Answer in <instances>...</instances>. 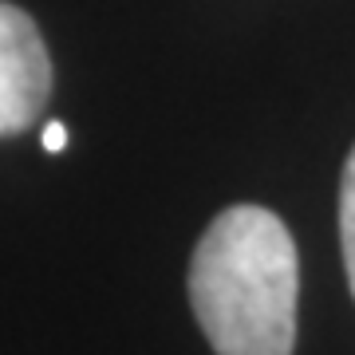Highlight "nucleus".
Masks as SVG:
<instances>
[{"label":"nucleus","instance_id":"1","mask_svg":"<svg viewBox=\"0 0 355 355\" xmlns=\"http://www.w3.org/2000/svg\"><path fill=\"white\" fill-rule=\"evenodd\" d=\"M300 261L265 205L217 214L190 261V304L217 355H292Z\"/></svg>","mask_w":355,"mask_h":355},{"label":"nucleus","instance_id":"2","mask_svg":"<svg viewBox=\"0 0 355 355\" xmlns=\"http://www.w3.org/2000/svg\"><path fill=\"white\" fill-rule=\"evenodd\" d=\"M51 95V60L36 20L0 0V139L40 119Z\"/></svg>","mask_w":355,"mask_h":355},{"label":"nucleus","instance_id":"3","mask_svg":"<svg viewBox=\"0 0 355 355\" xmlns=\"http://www.w3.org/2000/svg\"><path fill=\"white\" fill-rule=\"evenodd\" d=\"M340 245H343V268H347V284L355 296V150L347 154L340 182Z\"/></svg>","mask_w":355,"mask_h":355},{"label":"nucleus","instance_id":"4","mask_svg":"<svg viewBox=\"0 0 355 355\" xmlns=\"http://www.w3.org/2000/svg\"><path fill=\"white\" fill-rule=\"evenodd\" d=\"M40 146H44L48 154L64 150V146H67V127H64V123H48L44 135H40Z\"/></svg>","mask_w":355,"mask_h":355}]
</instances>
